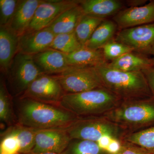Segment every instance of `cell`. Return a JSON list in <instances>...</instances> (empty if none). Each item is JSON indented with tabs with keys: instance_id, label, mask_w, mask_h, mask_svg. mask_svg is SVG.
<instances>
[{
	"instance_id": "cell-20",
	"label": "cell",
	"mask_w": 154,
	"mask_h": 154,
	"mask_svg": "<svg viewBox=\"0 0 154 154\" xmlns=\"http://www.w3.org/2000/svg\"><path fill=\"white\" fill-rule=\"evenodd\" d=\"M84 15L79 4L64 12L47 28L55 35L72 33Z\"/></svg>"
},
{
	"instance_id": "cell-23",
	"label": "cell",
	"mask_w": 154,
	"mask_h": 154,
	"mask_svg": "<svg viewBox=\"0 0 154 154\" xmlns=\"http://www.w3.org/2000/svg\"><path fill=\"white\" fill-rule=\"evenodd\" d=\"M38 131L17 123L9 127L3 133L15 136L19 142V154H26L31 152L34 147L35 137Z\"/></svg>"
},
{
	"instance_id": "cell-38",
	"label": "cell",
	"mask_w": 154,
	"mask_h": 154,
	"mask_svg": "<svg viewBox=\"0 0 154 154\" xmlns=\"http://www.w3.org/2000/svg\"><path fill=\"white\" fill-rule=\"evenodd\" d=\"M151 59L152 64L153 66H154V57L151 58Z\"/></svg>"
},
{
	"instance_id": "cell-24",
	"label": "cell",
	"mask_w": 154,
	"mask_h": 154,
	"mask_svg": "<svg viewBox=\"0 0 154 154\" xmlns=\"http://www.w3.org/2000/svg\"><path fill=\"white\" fill-rule=\"evenodd\" d=\"M122 141L139 146L150 153L154 154V125L128 134Z\"/></svg>"
},
{
	"instance_id": "cell-33",
	"label": "cell",
	"mask_w": 154,
	"mask_h": 154,
	"mask_svg": "<svg viewBox=\"0 0 154 154\" xmlns=\"http://www.w3.org/2000/svg\"><path fill=\"white\" fill-rule=\"evenodd\" d=\"M122 144V141L113 138L111 139L106 151L110 154H116L121 149Z\"/></svg>"
},
{
	"instance_id": "cell-4",
	"label": "cell",
	"mask_w": 154,
	"mask_h": 154,
	"mask_svg": "<svg viewBox=\"0 0 154 154\" xmlns=\"http://www.w3.org/2000/svg\"><path fill=\"white\" fill-rule=\"evenodd\" d=\"M102 116L129 133L146 128L154 125V97L122 101Z\"/></svg>"
},
{
	"instance_id": "cell-35",
	"label": "cell",
	"mask_w": 154,
	"mask_h": 154,
	"mask_svg": "<svg viewBox=\"0 0 154 154\" xmlns=\"http://www.w3.org/2000/svg\"><path fill=\"white\" fill-rule=\"evenodd\" d=\"M147 2L146 0H129L126 1V3L129 7H137L144 5Z\"/></svg>"
},
{
	"instance_id": "cell-22",
	"label": "cell",
	"mask_w": 154,
	"mask_h": 154,
	"mask_svg": "<svg viewBox=\"0 0 154 154\" xmlns=\"http://www.w3.org/2000/svg\"><path fill=\"white\" fill-rule=\"evenodd\" d=\"M14 97L9 92L6 81L1 78L0 82V119L9 127L17 124L14 108Z\"/></svg>"
},
{
	"instance_id": "cell-32",
	"label": "cell",
	"mask_w": 154,
	"mask_h": 154,
	"mask_svg": "<svg viewBox=\"0 0 154 154\" xmlns=\"http://www.w3.org/2000/svg\"><path fill=\"white\" fill-rule=\"evenodd\" d=\"M142 72L146 77L152 94L154 97V66L145 69Z\"/></svg>"
},
{
	"instance_id": "cell-9",
	"label": "cell",
	"mask_w": 154,
	"mask_h": 154,
	"mask_svg": "<svg viewBox=\"0 0 154 154\" xmlns=\"http://www.w3.org/2000/svg\"><path fill=\"white\" fill-rule=\"evenodd\" d=\"M79 3L80 0H43L37 8L33 20L25 32L48 28L64 12L78 5Z\"/></svg>"
},
{
	"instance_id": "cell-21",
	"label": "cell",
	"mask_w": 154,
	"mask_h": 154,
	"mask_svg": "<svg viewBox=\"0 0 154 154\" xmlns=\"http://www.w3.org/2000/svg\"><path fill=\"white\" fill-rule=\"evenodd\" d=\"M117 25L114 21L105 19L97 27L91 38L84 46L94 50L100 49L114 39Z\"/></svg>"
},
{
	"instance_id": "cell-18",
	"label": "cell",
	"mask_w": 154,
	"mask_h": 154,
	"mask_svg": "<svg viewBox=\"0 0 154 154\" xmlns=\"http://www.w3.org/2000/svg\"><path fill=\"white\" fill-rule=\"evenodd\" d=\"M69 67L74 68H96L107 63L102 49L94 50L85 46L75 51L65 54Z\"/></svg>"
},
{
	"instance_id": "cell-10",
	"label": "cell",
	"mask_w": 154,
	"mask_h": 154,
	"mask_svg": "<svg viewBox=\"0 0 154 154\" xmlns=\"http://www.w3.org/2000/svg\"><path fill=\"white\" fill-rule=\"evenodd\" d=\"M114 39L146 55L154 42V23L120 30Z\"/></svg>"
},
{
	"instance_id": "cell-3",
	"label": "cell",
	"mask_w": 154,
	"mask_h": 154,
	"mask_svg": "<svg viewBox=\"0 0 154 154\" xmlns=\"http://www.w3.org/2000/svg\"><path fill=\"white\" fill-rule=\"evenodd\" d=\"M107 63L96 68L104 88L122 101L153 97L142 71L122 72L110 68Z\"/></svg>"
},
{
	"instance_id": "cell-11",
	"label": "cell",
	"mask_w": 154,
	"mask_h": 154,
	"mask_svg": "<svg viewBox=\"0 0 154 154\" xmlns=\"http://www.w3.org/2000/svg\"><path fill=\"white\" fill-rule=\"evenodd\" d=\"M71 139L66 128L39 130L36 133L32 152H52L61 154Z\"/></svg>"
},
{
	"instance_id": "cell-36",
	"label": "cell",
	"mask_w": 154,
	"mask_h": 154,
	"mask_svg": "<svg viewBox=\"0 0 154 154\" xmlns=\"http://www.w3.org/2000/svg\"><path fill=\"white\" fill-rule=\"evenodd\" d=\"M146 55H152L153 56V57H154V42L146 53Z\"/></svg>"
},
{
	"instance_id": "cell-30",
	"label": "cell",
	"mask_w": 154,
	"mask_h": 154,
	"mask_svg": "<svg viewBox=\"0 0 154 154\" xmlns=\"http://www.w3.org/2000/svg\"><path fill=\"white\" fill-rule=\"evenodd\" d=\"M0 152L2 154H18L19 142L15 136L11 134L2 133L1 134Z\"/></svg>"
},
{
	"instance_id": "cell-16",
	"label": "cell",
	"mask_w": 154,
	"mask_h": 154,
	"mask_svg": "<svg viewBox=\"0 0 154 154\" xmlns=\"http://www.w3.org/2000/svg\"><path fill=\"white\" fill-rule=\"evenodd\" d=\"M19 38L9 27H0V66L5 75L18 52Z\"/></svg>"
},
{
	"instance_id": "cell-12",
	"label": "cell",
	"mask_w": 154,
	"mask_h": 154,
	"mask_svg": "<svg viewBox=\"0 0 154 154\" xmlns=\"http://www.w3.org/2000/svg\"><path fill=\"white\" fill-rule=\"evenodd\" d=\"M113 20L120 30L154 23V0L143 6L123 9L113 17Z\"/></svg>"
},
{
	"instance_id": "cell-39",
	"label": "cell",
	"mask_w": 154,
	"mask_h": 154,
	"mask_svg": "<svg viewBox=\"0 0 154 154\" xmlns=\"http://www.w3.org/2000/svg\"></svg>"
},
{
	"instance_id": "cell-29",
	"label": "cell",
	"mask_w": 154,
	"mask_h": 154,
	"mask_svg": "<svg viewBox=\"0 0 154 154\" xmlns=\"http://www.w3.org/2000/svg\"><path fill=\"white\" fill-rule=\"evenodd\" d=\"M19 2L18 0H0V27H9Z\"/></svg>"
},
{
	"instance_id": "cell-1",
	"label": "cell",
	"mask_w": 154,
	"mask_h": 154,
	"mask_svg": "<svg viewBox=\"0 0 154 154\" xmlns=\"http://www.w3.org/2000/svg\"><path fill=\"white\" fill-rule=\"evenodd\" d=\"M17 123L36 130L66 128L80 117L59 106L28 98H15Z\"/></svg>"
},
{
	"instance_id": "cell-19",
	"label": "cell",
	"mask_w": 154,
	"mask_h": 154,
	"mask_svg": "<svg viewBox=\"0 0 154 154\" xmlns=\"http://www.w3.org/2000/svg\"><path fill=\"white\" fill-rule=\"evenodd\" d=\"M107 65L110 68L126 72L142 71L153 66L151 59L147 55L134 51L127 53Z\"/></svg>"
},
{
	"instance_id": "cell-25",
	"label": "cell",
	"mask_w": 154,
	"mask_h": 154,
	"mask_svg": "<svg viewBox=\"0 0 154 154\" xmlns=\"http://www.w3.org/2000/svg\"><path fill=\"white\" fill-rule=\"evenodd\" d=\"M105 20L85 14L83 16L75 30L78 40L83 46L88 42L97 27Z\"/></svg>"
},
{
	"instance_id": "cell-14",
	"label": "cell",
	"mask_w": 154,
	"mask_h": 154,
	"mask_svg": "<svg viewBox=\"0 0 154 154\" xmlns=\"http://www.w3.org/2000/svg\"><path fill=\"white\" fill-rule=\"evenodd\" d=\"M33 57L36 66L45 74H60L70 67L67 62L65 54L52 48L33 55Z\"/></svg>"
},
{
	"instance_id": "cell-37",
	"label": "cell",
	"mask_w": 154,
	"mask_h": 154,
	"mask_svg": "<svg viewBox=\"0 0 154 154\" xmlns=\"http://www.w3.org/2000/svg\"><path fill=\"white\" fill-rule=\"evenodd\" d=\"M26 154H59L57 153H55L52 152H41V153H34L30 152L29 153Z\"/></svg>"
},
{
	"instance_id": "cell-15",
	"label": "cell",
	"mask_w": 154,
	"mask_h": 154,
	"mask_svg": "<svg viewBox=\"0 0 154 154\" xmlns=\"http://www.w3.org/2000/svg\"><path fill=\"white\" fill-rule=\"evenodd\" d=\"M43 0H21L9 26L20 36L26 32L33 20L38 6Z\"/></svg>"
},
{
	"instance_id": "cell-26",
	"label": "cell",
	"mask_w": 154,
	"mask_h": 154,
	"mask_svg": "<svg viewBox=\"0 0 154 154\" xmlns=\"http://www.w3.org/2000/svg\"><path fill=\"white\" fill-rule=\"evenodd\" d=\"M61 154H110L101 149L96 142L86 140L72 139Z\"/></svg>"
},
{
	"instance_id": "cell-27",
	"label": "cell",
	"mask_w": 154,
	"mask_h": 154,
	"mask_svg": "<svg viewBox=\"0 0 154 154\" xmlns=\"http://www.w3.org/2000/svg\"><path fill=\"white\" fill-rule=\"evenodd\" d=\"M83 46L74 32L55 35L50 48L69 54Z\"/></svg>"
},
{
	"instance_id": "cell-34",
	"label": "cell",
	"mask_w": 154,
	"mask_h": 154,
	"mask_svg": "<svg viewBox=\"0 0 154 154\" xmlns=\"http://www.w3.org/2000/svg\"><path fill=\"white\" fill-rule=\"evenodd\" d=\"M112 138L113 137L110 136L105 135L100 138V139L97 142V143L101 149L106 151Z\"/></svg>"
},
{
	"instance_id": "cell-8",
	"label": "cell",
	"mask_w": 154,
	"mask_h": 154,
	"mask_svg": "<svg viewBox=\"0 0 154 154\" xmlns=\"http://www.w3.org/2000/svg\"><path fill=\"white\" fill-rule=\"evenodd\" d=\"M65 94L58 80L54 76L42 74L30 84L24 94L18 98H28L58 106Z\"/></svg>"
},
{
	"instance_id": "cell-6",
	"label": "cell",
	"mask_w": 154,
	"mask_h": 154,
	"mask_svg": "<svg viewBox=\"0 0 154 154\" xmlns=\"http://www.w3.org/2000/svg\"><path fill=\"white\" fill-rule=\"evenodd\" d=\"M42 74L33 60V55L17 53L5 75L9 92L14 98H18Z\"/></svg>"
},
{
	"instance_id": "cell-28",
	"label": "cell",
	"mask_w": 154,
	"mask_h": 154,
	"mask_svg": "<svg viewBox=\"0 0 154 154\" xmlns=\"http://www.w3.org/2000/svg\"><path fill=\"white\" fill-rule=\"evenodd\" d=\"M105 60L107 63L115 60L127 53L134 51L132 48L116 41L115 39L107 43L101 48Z\"/></svg>"
},
{
	"instance_id": "cell-13",
	"label": "cell",
	"mask_w": 154,
	"mask_h": 154,
	"mask_svg": "<svg viewBox=\"0 0 154 154\" xmlns=\"http://www.w3.org/2000/svg\"><path fill=\"white\" fill-rule=\"evenodd\" d=\"M55 35L47 28L27 32L19 36L18 52L34 55L50 47Z\"/></svg>"
},
{
	"instance_id": "cell-17",
	"label": "cell",
	"mask_w": 154,
	"mask_h": 154,
	"mask_svg": "<svg viewBox=\"0 0 154 154\" xmlns=\"http://www.w3.org/2000/svg\"><path fill=\"white\" fill-rule=\"evenodd\" d=\"M80 6L85 15L105 19L123 10V2L119 0H80Z\"/></svg>"
},
{
	"instance_id": "cell-7",
	"label": "cell",
	"mask_w": 154,
	"mask_h": 154,
	"mask_svg": "<svg viewBox=\"0 0 154 154\" xmlns=\"http://www.w3.org/2000/svg\"><path fill=\"white\" fill-rule=\"evenodd\" d=\"M66 94L82 93L104 88L96 68L70 67L60 74L54 75Z\"/></svg>"
},
{
	"instance_id": "cell-2",
	"label": "cell",
	"mask_w": 154,
	"mask_h": 154,
	"mask_svg": "<svg viewBox=\"0 0 154 154\" xmlns=\"http://www.w3.org/2000/svg\"><path fill=\"white\" fill-rule=\"evenodd\" d=\"M120 98L105 88L82 93L66 94L58 106L79 117L101 116L118 106Z\"/></svg>"
},
{
	"instance_id": "cell-5",
	"label": "cell",
	"mask_w": 154,
	"mask_h": 154,
	"mask_svg": "<svg viewBox=\"0 0 154 154\" xmlns=\"http://www.w3.org/2000/svg\"><path fill=\"white\" fill-rule=\"evenodd\" d=\"M71 139L86 140L97 142L105 135L122 141L129 131L104 116L80 117L67 128Z\"/></svg>"
},
{
	"instance_id": "cell-31",
	"label": "cell",
	"mask_w": 154,
	"mask_h": 154,
	"mask_svg": "<svg viewBox=\"0 0 154 154\" xmlns=\"http://www.w3.org/2000/svg\"><path fill=\"white\" fill-rule=\"evenodd\" d=\"M122 141L121 149L116 154H152L139 146L127 142Z\"/></svg>"
}]
</instances>
